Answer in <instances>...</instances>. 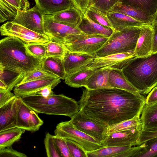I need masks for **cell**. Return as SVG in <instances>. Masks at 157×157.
<instances>
[{
    "label": "cell",
    "instance_id": "6da1fadb",
    "mask_svg": "<svg viewBox=\"0 0 157 157\" xmlns=\"http://www.w3.org/2000/svg\"><path fill=\"white\" fill-rule=\"evenodd\" d=\"M145 97L139 93L112 87L83 91L80 110L109 126L140 116Z\"/></svg>",
    "mask_w": 157,
    "mask_h": 157
},
{
    "label": "cell",
    "instance_id": "7a4b0ae2",
    "mask_svg": "<svg viewBox=\"0 0 157 157\" xmlns=\"http://www.w3.org/2000/svg\"><path fill=\"white\" fill-rule=\"evenodd\" d=\"M26 43L20 39L7 36L0 41V66L24 74L41 68L42 59L30 54Z\"/></svg>",
    "mask_w": 157,
    "mask_h": 157
},
{
    "label": "cell",
    "instance_id": "3957f363",
    "mask_svg": "<svg viewBox=\"0 0 157 157\" xmlns=\"http://www.w3.org/2000/svg\"><path fill=\"white\" fill-rule=\"evenodd\" d=\"M126 78L143 95L157 86V52L132 59L122 69Z\"/></svg>",
    "mask_w": 157,
    "mask_h": 157
},
{
    "label": "cell",
    "instance_id": "277c9868",
    "mask_svg": "<svg viewBox=\"0 0 157 157\" xmlns=\"http://www.w3.org/2000/svg\"><path fill=\"white\" fill-rule=\"evenodd\" d=\"M21 99L38 113L64 116L71 118L80 110L78 101L62 94H54L47 98L34 94Z\"/></svg>",
    "mask_w": 157,
    "mask_h": 157
},
{
    "label": "cell",
    "instance_id": "5b68a950",
    "mask_svg": "<svg viewBox=\"0 0 157 157\" xmlns=\"http://www.w3.org/2000/svg\"><path fill=\"white\" fill-rule=\"evenodd\" d=\"M142 27H126L113 30L106 42L95 52L94 58L134 51Z\"/></svg>",
    "mask_w": 157,
    "mask_h": 157
},
{
    "label": "cell",
    "instance_id": "8992f818",
    "mask_svg": "<svg viewBox=\"0 0 157 157\" xmlns=\"http://www.w3.org/2000/svg\"><path fill=\"white\" fill-rule=\"evenodd\" d=\"M54 132L56 136L74 141L86 152L104 147L99 141L77 129L70 120L58 124Z\"/></svg>",
    "mask_w": 157,
    "mask_h": 157
},
{
    "label": "cell",
    "instance_id": "52a82bcc",
    "mask_svg": "<svg viewBox=\"0 0 157 157\" xmlns=\"http://www.w3.org/2000/svg\"><path fill=\"white\" fill-rule=\"evenodd\" d=\"M109 38L100 34L83 33L71 36L64 45L70 52L87 54L94 57L95 52Z\"/></svg>",
    "mask_w": 157,
    "mask_h": 157
},
{
    "label": "cell",
    "instance_id": "ba28073f",
    "mask_svg": "<svg viewBox=\"0 0 157 157\" xmlns=\"http://www.w3.org/2000/svg\"><path fill=\"white\" fill-rule=\"evenodd\" d=\"M74 127L101 143L109 134V126L92 118L81 110L76 113L70 120Z\"/></svg>",
    "mask_w": 157,
    "mask_h": 157
},
{
    "label": "cell",
    "instance_id": "9c48e42d",
    "mask_svg": "<svg viewBox=\"0 0 157 157\" xmlns=\"http://www.w3.org/2000/svg\"><path fill=\"white\" fill-rule=\"evenodd\" d=\"M0 32L2 36L17 37L26 44H45L51 40L47 35L38 33L13 21H8L2 25Z\"/></svg>",
    "mask_w": 157,
    "mask_h": 157
},
{
    "label": "cell",
    "instance_id": "30bf717a",
    "mask_svg": "<svg viewBox=\"0 0 157 157\" xmlns=\"http://www.w3.org/2000/svg\"><path fill=\"white\" fill-rule=\"evenodd\" d=\"M45 33L51 40L63 45L74 35L83 33L77 28H74L54 21L52 15L43 14Z\"/></svg>",
    "mask_w": 157,
    "mask_h": 157
},
{
    "label": "cell",
    "instance_id": "8fae6325",
    "mask_svg": "<svg viewBox=\"0 0 157 157\" xmlns=\"http://www.w3.org/2000/svg\"><path fill=\"white\" fill-rule=\"evenodd\" d=\"M136 57L134 51L111 54L94 58L87 66L90 69H95L106 67L122 69L133 59Z\"/></svg>",
    "mask_w": 157,
    "mask_h": 157
},
{
    "label": "cell",
    "instance_id": "7c38bea8",
    "mask_svg": "<svg viewBox=\"0 0 157 157\" xmlns=\"http://www.w3.org/2000/svg\"><path fill=\"white\" fill-rule=\"evenodd\" d=\"M43 14L35 5L26 10H18L16 17L13 21L38 33L46 35Z\"/></svg>",
    "mask_w": 157,
    "mask_h": 157
},
{
    "label": "cell",
    "instance_id": "4fadbf2b",
    "mask_svg": "<svg viewBox=\"0 0 157 157\" xmlns=\"http://www.w3.org/2000/svg\"><path fill=\"white\" fill-rule=\"evenodd\" d=\"M38 114L25 104L21 98L18 111L17 127L32 132L38 131L44 124Z\"/></svg>",
    "mask_w": 157,
    "mask_h": 157
},
{
    "label": "cell",
    "instance_id": "5bb4252c",
    "mask_svg": "<svg viewBox=\"0 0 157 157\" xmlns=\"http://www.w3.org/2000/svg\"><path fill=\"white\" fill-rule=\"evenodd\" d=\"M142 127L109 133L101 143L104 147L136 146Z\"/></svg>",
    "mask_w": 157,
    "mask_h": 157
},
{
    "label": "cell",
    "instance_id": "9a60e30c",
    "mask_svg": "<svg viewBox=\"0 0 157 157\" xmlns=\"http://www.w3.org/2000/svg\"><path fill=\"white\" fill-rule=\"evenodd\" d=\"M21 98L15 96L0 107V132L17 127Z\"/></svg>",
    "mask_w": 157,
    "mask_h": 157
},
{
    "label": "cell",
    "instance_id": "2e32d148",
    "mask_svg": "<svg viewBox=\"0 0 157 157\" xmlns=\"http://www.w3.org/2000/svg\"><path fill=\"white\" fill-rule=\"evenodd\" d=\"M60 79L57 76L52 77L18 84L14 87V94L16 96L20 98L34 94L46 86L50 85L56 86L61 82Z\"/></svg>",
    "mask_w": 157,
    "mask_h": 157
},
{
    "label": "cell",
    "instance_id": "e0dca14e",
    "mask_svg": "<svg viewBox=\"0 0 157 157\" xmlns=\"http://www.w3.org/2000/svg\"><path fill=\"white\" fill-rule=\"evenodd\" d=\"M94 58L93 56L87 54L71 52L67 50L63 58L66 75L87 67Z\"/></svg>",
    "mask_w": 157,
    "mask_h": 157
},
{
    "label": "cell",
    "instance_id": "ac0fdd59",
    "mask_svg": "<svg viewBox=\"0 0 157 157\" xmlns=\"http://www.w3.org/2000/svg\"><path fill=\"white\" fill-rule=\"evenodd\" d=\"M153 31L151 25H144L141 29L134 50L137 57L152 53Z\"/></svg>",
    "mask_w": 157,
    "mask_h": 157
},
{
    "label": "cell",
    "instance_id": "d6986e66",
    "mask_svg": "<svg viewBox=\"0 0 157 157\" xmlns=\"http://www.w3.org/2000/svg\"><path fill=\"white\" fill-rule=\"evenodd\" d=\"M35 5L44 14L53 15L76 7L73 0H34Z\"/></svg>",
    "mask_w": 157,
    "mask_h": 157
},
{
    "label": "cell",
    "instance_id": "ffe728a7",
    "mask_svg": "<svg viewBox=\"0 0 157 157\" xmlns=\"http://www.w3.org/2000/svg\"><path fill=\"white\" fill-rule=\"evenodd\" d=\"M52 17L56 21L77 28L82 21V14L78 8L74 7L59 12Z\"/></svg>",
    "mask_w": 157,
    "mask_h": 157
},
{
    "label": "cell",
    "instance_id": "44dd1931",
    "mask_svg": "<svg viewBox=\"0 0 157 157\" xmlns=\"http://www.w3.org/2000/svg\"><path fill=\"white\" fill-rule=\"evenodd\" d=\"M111 68L106 67L95 69L88 79L85 86L89 90L111 87L109 75Z\"/></svg>",
    "mask_w": 157,
    "mask_h": 157
},
{
    "label": "cell",
    "instance_id": "7402d4cb",
    "mask_svg": "<svg viewBox=\"0 0 157 157\" xmlns=\"http://www.w3.org/2000/svg\"><path fill=\"white\" fill-rule=\"evenodd\" d=\"M130 17L147 25H151L153 17L144 11L119 2L110 10Z\"/></svg>",
    "mask_w": 157,
    "mask_h": 157
},
{
    "label": "cell",
    "instance_id": "603a6c76",
    "mask_svg": "<svg viewBox=\"0 0 157 157\" xmlns=\"http://www.w3.org/2000/svg\"><path fill=\"white\" fill-rule=\"evenodd\" d=\"M107 16L113 30L124 28L143 27L147 25L130 17L119 13L110 11L107 13Z\"/></svg>",
    "mask_w": 157,
    "mask_h": 157
},
{
    "label": "cell",
    "instance_id": "cb8c5ba5",
    "mask_svg": "<svg viewBox=\"0 0 157 157\" xmlns=\"http://www.w3.org/2000/svg\"><path fill=\"white\" fill-rule=\"evenodd\" d=\"M77 28L86 34H100L107 37H109L113 31L95 23L85 14H82V21Z\"/></svg>",
    "mask_w": 157,
    "mask_h": 157
},
{
    "label": "cell",
    "instance_id": "d4e9b609",
    "mask_svg": "<svg viewBox=\"0 0 157 157\" xmlns=\"http://www.w3.org/2000/svg\"><path fill=\"white\" fill-rule=\"evenodd\" d=\"M111 87L125 90L134 93H139L124 75L122 69L111 68L109 75Z\"/></svg>",
    "mask_w": 157,
    "mask_h": 157
},
{
    "label": "cell",
    "instance_id": "484cf974",
    "mask_svg": "<svg viewBox=\"0 0 157 157\" xmlns=\"http://www.w3.org/2000/svg\"><path fill=\"white\" fill-rule=\"evenodd\" d=\"M142 130L157 127V101L145 104L140 117Z\"/></svg>",
    "mask_w": 157,
    "mask_h": 157
},
{
    "label": "cell",
    "instance_id": "4316f807",
    "mask_svg": "<svg viewBox=\"0 0 157 157\" xmlns=\"http://www.w3.org/2000/svg\"><path fill=\"white\" fill-rule=\"evenodd\" d=\"M42 62L41 68L43 69L64 80L66 74L63 58L47 57L43 59Z\"/></svg>",
    "mask_w": 157,
    "mask_h": 157
},
{
    "label": "cell",
    "instance_id": "83f0119b",
    "mask_svg": "<svg viewBox=\"0 0 157 157\" xmlns=\"http://www.w3.org/2000/svg\"><path fill=\"white\" fill-rule=\"evenodd\" d=\"M87 66L84 67L71 74L66 75L65 82L69 86L74 88L85 86L87 80L94 72Z\"/></svg>",
    "mask_w": 157,
    "mask_h": 157
},
{
    "label": "cell",
    "instance_id": "f1b7e54d",
    "mask_svg": "<svg viewBox=\"0 0 157 157\" xmlns=\"http://www.w3.org/2000/svg\"><path fill=\"white\" fill-rule=\"evenodd\" d=\"M25 74L0 66V80L6 85L7 89L10 91L20 83L24 77Z\"/></svg>",
    "mask_w": 157,
    "mask_h": 157
},
{
    "label": "cell",
    "instance_id": "f546056e",
    "mask_svg": "<svg viewBox=\"0 0 157 157\" xmlns=\"http://www.w3.org/2000/svg\"><path fill=\"white\" fill-rule=\"evenodd\" d=\"M25 131L16 127L0 132V149L12 146L20 140Z\"/></svg>",
    "mask_w": 157,
    "mask_h": 157
},
{
    "label": "cell",
    "instance_id": "4dcf8cb0",
    "mask_svg": "<svg viewBox=\"0 0 157 157\" xmlns=\"http://www.w3.org/2000/svg\"><path fill=\"white\" fill-rule=\"evenodd\" d=\"M121 2L144 11L153 17L157 11V0H120Z\"/></svg>",
    "mask_w": 157,
    "mask_h": 157
},
{
    "label": "cell",
    "instance_id": "1f68e13d",
    "mask_svg": "<svg viewBox=\"0 0 157 157\" xmlns=\"http://www.w3.org/2000/svg\"><path fill=\"white\" fill-rule=\"evenodd\" d=\"M131 146L105 147L98 150L86 152L87 157H115L120 153L128 150Z\"/></svg>",
    "mask_w": 157,
    "mask_h": 157
},
{
    "label": "cell",
    "instance_id": "d6a6232c",
    "mask_svg": "<svg viewBox=\"0 0 157 157\" xmlns=\"http://www.w3.org/2000/svg\"><path fill=\"white\" fill-rule=\"evenodd\" d=\"M92 21L105 27L113 30V28L107 15L96 8L89 6L84 14Z\"/></svg>",
    "mask_w": 157,
    "mask_h": 157
},
{
    "label": "cell",
    "instance_id": "836d02e7",
    "mask_svg": "<svg viewBox=\"0 0 157 157\" xmlns=\"http://www.w3.org/2000/svg\"><path fill=\"white\" fill-rule=\"evenodd\" d=\"M18 10L5 0H0V22L13 21L16 17Z\"/></svg>",
    "mask_w": 157,
    "mask_h": 157
},
{
    "label": "cell",
    "instance_id": "e575fe53",
    "mask_svg": "<svg viewBox=\"0 0 157 157\" xmlns=\"http://www.w3.org/2000/svg\"><path fill=\"white\" fill-rule=\"evenodd\" d=\"M140 117L136 116L132 119L109 126L108 133L130 129L139 127H142Z\"/></svg>",
    "mask_w": 157,
    "mask_h": 157
},
{
    "label": "cell",
    "instance_id": "d590c367",
    "mask_svg": "<svg viewBox=\"0 0 157 157\" xmlns=\"http://www.w3.org/2000/svg\"><path fill=\"white\" fill-rule=\"evenodd\" d=\"M141 145L136 157H157V137L149 140Z\"/></svg>",
    "mask_w": 157,
    "mask_h": 157
},
{
    "label": "cell",
    "instance_id": "8d00e7d4",
    "mask_svg": "<svg viewBox=\"0 0 157 157\" xmlns=\"http://www.w3.org/2000/svg\"><path fill=\"white\" fill-rule=\"evenodd\" d=\"M44 45L46 49L47 57L63 59L67 50L64 45L52 40L44 44Z\"/></svg>",
    "mask_w": 157,
    "mask_h": 157
},
{
    "label": "cell",
    "instance_id": "74e56055",
    "mask_svg": "<svg viewBox=\"0 0 157 157\" xmlns=\"http://www.w3.org/2000/svg\"><path fill=\"white\" fill-rule=\"evenodd\" d=\"M56 76H57L41 68L25 73L23 79L19 84L50 77Z\"/></svg>",
    "mask_w": 157,
    "mask_h": 157
},
{
    "label": "cell",
    "instance_id": "f35d334b",
    "mask_svg": "<svg viewBox=\"0 0 157 157\" xmlns=\"http://www.w3.org/2000/svg\"><path fill=\"white\" fill-rule=\"evenodd\" d=\"M120 2V0H91L89 6L98 9L107 15L117 3Z\"/></svg>",
    "mask_w": 157,
    "mask_h": 157
},
{
    "label": "cell",
    "instance_id": "ab89813d",
    "mask_svg": "<svg viewBox=\"0 0 157 157\" xmlns=\"http://www.w3.org/2000/svg\"><path fill=\"white\" fill-rule=\"evenodd\" d=\"M53 136L48 132L44 139V144L47 156L48 157H61L54 142Z\"/></svg>",
    "mask_w": 157,
    "mask_h": 157
},
{
    "label": "cell",
    "instance_id": "60d3db41",
    "mask_svg": "<svg viewBox=\"0 0 157 157\" xmlns=\"http://www.w3.org/2000/svg\"><path fill=\"white\" fill-rule=\"evenodd\" d=\"M25 46L28 52L33 56L41 59L47 57L44 44L39 43L26 44Z\"/></svg>",
    "mask_w": 157,
    "mask_h": 157
},
{
    "label": "cell",
    "instance_id": "b9f144b4",
    "mask_svg": "<svg viewBox=\"0 0 157 157\" xmlns=\"http://www.w3.org/2000/svg\"><path fill=\"white\" fill-rule=\"evenodd\" d=\"M72 157H87L86 152L74 141L64 139Z\"/></svg>",
    "mask_w": 157,
    "mask_h": 157
},
{
    "label": "cell",
    "instance_id": "7bdbcfd3",
    "mask_svg": "<svg viewBox=\"0 0 157 157\" xmlns=\"http://www.w3.org/2000/svg\"><path fill=\"white\" fill-rule=\"evenodd\" d=\"M53 138L56 147L62 157H72L64 138L53 135Z\"/></svg>",
    "mask_w": 157,
    "mask_h": 157
},
{
    "label": "cell",
    "instance_id": "ee69618b",
    "mask_svg": "<svg viewBox=\"0 0 157 157\" xmlns=\"http://www.w3.org/2000/svg\"><path fill=\"white\" fill-rule=\"evenodd\" d=\"M157 137V127L142 130L136 146L140 145L147 140Z\"/></svg>",
    "mask_w": 157,
    "mask_h": 157
},
{
    "label": "cell",
    "instance_id": "f6af8a7d",
    "mask_svg": "<svg viewBox=\"0 0 157 157\" xmlns=\"http://www.w3.org/2000/svg\"><path fill=\"white\" fill-rule=\"evenodd\" d=\"M24 153L13 149L12 146L0 149V157H27Z\"/></svg>",
    "mask_w": 157,
    "mask_h": 157
},
{
    "label": "cell",
    "instance_id": "bcb514c9",
    "mask_svg": "<svg viewBox=\"0 0 157 157\" xmlns=\"http://www.w3.org/2000/svg\"><path fill=\"white\" fill-rule=\"evenodd\" d=\"M18 10L25 11L29 9L30 4L28 0H5Z\"/></svg>",
    "mask_w": 157,
    "mask_h": 157
},
{
    "label": "cell",
    "instance_id": "7dc6e473",
    "mask_svg": "<svg viewBox=\"0 0 157 157\" xmlns=\"http://www.w3.org/2000/svg\"><path fill=\"white\" fill-rule=\"evenodd\" d=\"M15 95L8 89H0V107L13 98Z\"/></svg>",
    "mask_w": 157,
    "mask_h": 157
},
{
    "label": "cell",
    "instance_id": "c3c4849f",
    "mask_svg": "<svg viewBox=\"0 0 157 157\" xmlns=\"http://www.w3.org/2000/svg\"><path fill=\"white\" fill-rule=\"evenodd\" d=\"M141 145L136 146L132 147L127 151L117 155L115 157H136L141 148Z\"/></svg>",
    "mask_w": 157,
    "mask_h": 157
},
{
    "label": "cell",
    "instance_id": "681fc988",
    "mask_svg": "<svg viewBox=\"0 0 157 157\" xmlns=\"http://www.w3.org/2000/svg\"><path fill=\"white\" fill-rule=\"evenodd\" d=\"M73 0L75 6L80 11L82 14L89 6L91 1V0Z\"/></svg>",
    "mask_w": 157,
    "mask_h": 157
},
{
    "label": "cell",
    "instance_id": "f907efd6",
    "mask_svg": "<svg viewBox=\"0 0 157 157\" xmlns=\"http://www.w3.org/2000/svg\"><path fill=\"white\" fill-rule=\"evenodd\" d=\"M55 87L53 85L46 86L36 92L35 94L40 95L45 98L48 97L54 94L52 89Z\"/></svg>",
    "mask_w": 157,
    "mask_h": 157
},
{
    "label": "cell",
    "instance_id": "816d5d0a",
    "mask_svg": "<svg viewBox=\"0 0 157 157\" xmlns=\"http://www.w3.org/2000/svg\"><path fill=\"white\" fill-rule=\"evenodd\" d=\"M153 31V41L152 53L157 52V22H153L151 25Z\"/></svg>",
    "mask_w": 157,
    "mask_h": 157
},
{
    "label": "cell",
    "instance_id": "f5cc1de1",
    "mask_svg": "<svg viewBox=\"0 0 157 157\" xmlns=\"http://www.w3.org/2000/svg\"><path fill=\"white\" fill-rule=\"evenodd\" d=\"M157 101V86L148 94L146 99V104H148Z\"/></svg>",
    "mask_w": 157,
    "mask_h": 157
},
{
    "label": "cell",
    "instance_id": "db71d44e",
    "mask_svg": "<svg viewBox=\"0 0 157 157\" xmlns=\"http://www.w3.org/2000/svg\"><path fill=\"white\" fill-rule=\"evenodd\" d=\"M0 89H7V88L6 85L2 81L0 80Z\"/></svg>",
    "mask_w": 157,
    "mask_h": 157
},
{
    "label": "cell",
    "instance_id": "11a10c76",
    "mask_svg": "<svg viewBox=\"0 0 157 157\" xmlns=\"http://www.w3.org/2000/svg\"><path fill=\"white\" fill-rule=\"evenodd\" d=\"M153 22H157V11L153 17Z\"/></svg>",
    "mask_w": 157,
    "mask_h": 157
}]
</instances>
